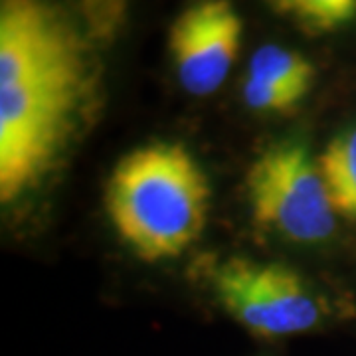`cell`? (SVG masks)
Returning a JSON list of instances; mask_svg holds the SVG:
<instances>
[{"label": "cell", "instance_id": "4", "mask_svg": "<svg viewBox=\"0 0 356 356\" xmlns=\"http://www.w3.org/2000/svg\"><path fill=\"white\" fill-rule=\"evenodd\" d=\"M245 191L255 224L289 242H327L334 232L317 159L297 140L267 147L248 168Z\"/></svg>", "mask_w": 356, "mask_h": 356}, {"label": "cell", "instance_id": "2", "mask_svg": "<svg viewBox=\"0 0 356 356\" xmlns=\"http://www.w3.org/2000/svg\"><path fill=\"white\" fill-rule=\"evenodd\" d=\"M210 198L202 166L177 143L127 153L105 186V210L117 236L147 264L175 259L202 236Z\"/></svg>", "mask_w": 356, "mask_h": 356}, {"label": "cell", "instance_id": "1", "mask_svg": "<svg viewBox=\"0 0 356 356\" xmlns=\"http://www.w3.org/2000/svg\"><path fill=\"white\" fill-rule=\"evenodd\" d=\"M88 89L81 38L0 62V200L36 186L62 153Z\"/></svg>", "mask_w": 356, "mask_h": 356}, {"label": "cell", "instance_id": "10", "mask_svg": "<svg viewBox=\"0 0 356 356\" xmlns=\"http://www.w3.org/2000/svg\"><path fill=\"white\" fill-rule=\"evenodd\" d=\"M93 36L111 38L123 20L125 0H79Z\"/></svg>", "mask_w": 356, "mask_h": 356}, {"label": "cell", "instance_id": "5", "mask_svg": "<svg viewBox=\"0 0 356 356\" xmlns=\"http://www.w3.org/2000/svg\"><path fill=\"white\" fill-rule=\"evenodd\" d=\"M243 22L229 0H196L175 18L168 51L186 93L206 97L222 88L242 44Z\"/></svg>", "mask_w": 356, "mask_h": 356}, {"label": "cell", "instance_id": "7", "mask_svg": "<svg viewBox=\"0 0 356 356\" xmlns=\"http://www.w3.org/2000/svg\"><path fill=\"white\" fill-rule=\"evenodd\" d=\"M248 76L287 89L303 99L315 81V67L299 51L267 44L254 51Z\"/></svg>", "mask_w": 356, "mask_h": 356}, {"label": "cell", "instance_id": "3", "mask_svg": "<svg viewBox=\"0 0 356 356\" xmlns=\"http://www.w3.org/2000/svg\"><path fill=\"white\" fill-rule=\"evenodd\" d=\"M216 303L252 337L277 343L323 329L331 305L293 267L229 257L212 269Z\"/></svg>", "mask_w": 356, "mask_h": 356}, {"label": "cell", "instance_id": "9", "mask_svg": "<svg viewBox=\"0 0 356 356\" xmlns=\"http://www.w3.org/2000/svg\"><path fill=\"white\" fill-rule=\"evenodd\" d=\"M242 97L250 109L261 113H287L301 102V97L291 91L250 76L243 81Z\"/></svg>", "mask_w": 356, "mask_h": 356}, {"label": "cell", "instance_id": "8", "mask_svg": "<svg viewBox=\"0 0 356 356\" xmlns=\"http://www.w3.org/2000/svg\"><path fill=\"white\" fill-rule=\"evenodd\" d=\"M281 18L305 32H332L356 16V0H264Z\"/></svg>", "mask_w": 356, "mask_h": 356}, {"label": "cell", "instance_id": "6", "mask_svg": "<svg viewBox=\"0 0 356 356\" xmlns=\"http://www.w3.org/2000/svg\"><path fill=\"white\" fill-rule=\"evenodd\" d=\"M317 163L334 214L356 222V127L337 135Z\"/></svg>", "mask_w": 356, "mask_h": 356}]
</instances>
